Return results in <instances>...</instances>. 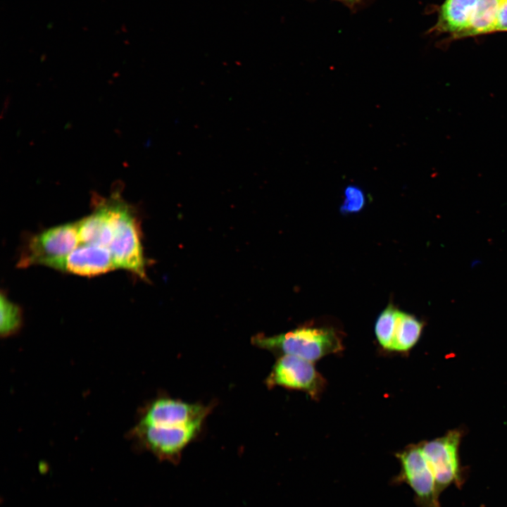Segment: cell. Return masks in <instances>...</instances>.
Wrapping results in <instances>:
<instances>
[{
    "instance_id": "11",
    "label": "cell",
    "mask_w": 507,
    "mask_h": 507,
    "mask_svg": "<svg viewBox=\"0 0 507 507\" xmlns=\"http://www.w3.org/2000/svg\"><path fill=\"white\" fill-rule=\"evenodd\" d=\"M501 1L478 0L468 27L458 38L494 32Z\"/></svg>"
},
{
    "instance_id": "14",
    "label": "cell",
    "mask_w": 507,
    "mask_h": 507,
    "mask_svg": "<svg viewBox=\"0 0 507 507\" xmlns=\"http://www.w3.org/2000/svg\"><path fill=\"white\" fill-rule=\"evenodd\" d=\"M398 309L389 304L379 315L375 325V332L379 344L391 350Z\"/></svg>"
},
{
    "instance_id": "17",
    "label": "cell",
    "mask_w": 507,
    "mask_h": 507,
    "mask_svg": "<svg viewBox=\"0 0 507 507\" xmlns=\"http://www.w3.org/2000/svg\"><path fill=\"white\" fill-rule=\"evenodd\" d=\"M337 1H343V2L353 4V3L358 2V1H360L361 0H337Z\"/></svg>"
},
{
    "instance_id": "2",
    "label": "cell",
    "mask_w": 507,
    "mask_h": 507,
    "mask_svg": "<svg viewBox=\"0 0 507 507\" xmlns=\"http://www.w3.org/2000/svg\"><path fill=\"white\" fill-rule=\"evenodd\" d=\"M252 342L260 348L311 362L342 349L337 333L328 327L308 326L271 337L258 334L252 339Z\"/></svg>"
},
{
    "instance_id": "8",
    "label": "cell",
    "mask_w": 507,
    "mask_h": 507,
    "mask_svg": "<svg viewBox=\"0 0 507 507\" xmlns=\"http://www.w3.org/2000/svg\"><path fill=\"white\" fill-rule=\"evenodd\" d=\"M266 384L270 387L282 386L302 390L315 397L321 391L323 381L312 362L295 356L282 355L273 366Z\"/></svg>"
},
{
    "instance_id": "5",
    "label": "cell",
    "mask_w": 507,
    "mask_h": 507,
    "mask_svg": "<svg viewBox=\"0 0 507 507\" xmlns=\"http://www.w3.org/2000/svg\"><path fill=\"white\" fill-rule=\"evenodd\" d=\"M401 464L393 483H406L413 490L418 507H441L434 476L420 445L411 446L396 455Z\"/></svg>"
},
{
    "instance_id": "9",
    "label": "cell",
    "mask_w": 507,
    "mask_h": 507,
    "mask_svg": "<svg viewBox=\"0 0 507 507\" xmlns=\"http://www.w3.org/2000/svg\"><path fill=\"white\" fill-rule=\"evenodd\" d=\"M50 268L88 277L118 269L107 248L92 244H80L68 255L55 261Z\"/></svg>"
},
{
    "instance_id": "1",
    "label": "cell",
    "mask_w": 507,
    "mask_h": 507,
    "mask_svg": "<svg viewBox=\"0 0 507 507\" xmlns=\"http://www.w3.org/2000/svg\"><path fill=\"white\" fill-rule=\"evenodd\" d=\"M120 182L114 185L111 195L104 197L94 194L107 214L111 240L108 250L118 269L128 270L146 280V259L141 239L139 222L133 208L121 196Z\"/></svg>"
},
{
    "instance_id": "7",
    "label": "cell",
    "mask_w": 507,
    "mask_h": 507,
    "mask_svg": "<svg viewBox=\"0 0 507 507\" xmlns=\"http://www.w3.org/2000/svg\"><path fill=\"white\" fill-rule=\"evenodd\" d=\"M208 411L209 408L202 405L162 397L141 409L137 423L158 426L202 424Z\"/></svg>"
},
{
    "instance_id": "4",
    "label": "cell",
    "mask_w": 507,
    "mask_h": 507,
    "mask_svg": "<svg viewBox=\"0 0 507 507\" xmlns=\"http://www.w3.org/2000/svg\"><path fill=\"white\" fill-rule=\"evenodd\" d=\"M201 427V424L158 426L137 423L128 435L137 445L158 458L174 461L196 437Z\"/></svg>"
},
{
    "instance_id": "3",
    "label": "cell",
    "mask_w": 507,
    "mask_h": 507,
    "mask_svg": "<svg viewBox=\"0 0 507 507\" xmlns=\"http://www.w3.org/2000/svg\"><path fill=\"white\" fill-rule=\"evenodd\" d=\"M80 244L77 221L52 227L31 237L21 253L18 266L42 265L47 267Z\"/></svg>"
},
{
    "instance_id": "12",
    "label": "cell",
    "mask_w": 507,
    "mask_h": 507,
    "mask_svg": "<svg viewBox=\"0 0 507 507\" xmlns=\"http://www.w3.org/2000/svg\"><path fill=\"white\" fill-rule=\"evenodd\" d=\"M422 329V322L415 316L398 310L391 351L411 349L418 342Z\"/></svg>"
},
{
    "instance_id": "15",
    "label": "cell",
    "mask_w": 507,
    "mask_h": 507,
    "mask_svg": "<svg viewBox=\"0 0 507 507\" xmlns=\"http://www.w3.org/2000/svg\"><path fill=\"white\" fill-rule=\"evenodd\" d=\"M344 200L340 207L343 214L359 212L365 206V196L362 189L354 185H349L344 190Z\"/></svg>"
},
{
    "instance_id": "6",
    "label": "cell",
    "mask_w": 507,
    "mask_h": 507,
    "mask_svg": "<svg viewBox=\"0 0 507 507\" xmlns=\"http://www.w3.org/2000/svg\"><path fill=\"white\" fill-rule=\"evenodd\" d=\"M460 439L461 434L451 431L420 445L440 494L451 485L460 489L465 482L458 456Z\"/></svg>"
},
{
    "instance_id": "13",
    "label": "cell",
    "mask_w": 507,
    "mask_h": 507,
    "mask_svg": "<svg viewBox=\"0 0 507 507\" xmlns=\"http://www.w3.org/2000/svg\"><path fill=\"white\" fill-rule=\"evenodd\" d=\"M0 301V334L1 338H7L17 334L21 329L23 312L4 292L1 293Z\"/></svg>"
},
{
    "instance_id": "16",
    "label": "cell",
    "mask_w": 507,
    "mask_h": 507,
    "mask_svg": "<svg viewBox=\"0 0 507 507\" xmlns=\"http://www.w3.org/2000/svg\"><path fill=\"white\" fill-rule=\"evenodd\" d=\"M507 31V0H501L499 9L495 32Z\"/></svg>"
},
{
    "instance_id": "10",
    "label": "cell",
    "mask_w": 507,
    "mask_h": 507,
    "mask_svg": "<svg viewBox=\"0 0 507 507\" xmlns=\"http://www.w3.org/2000/svg\"><path fill=\"white\" fill-rule=\"evenodd\" d=\"M478 0H445L439 9L436 24L431 31L458 36L468 27Z\"/></svg>"
}]
</instances>
